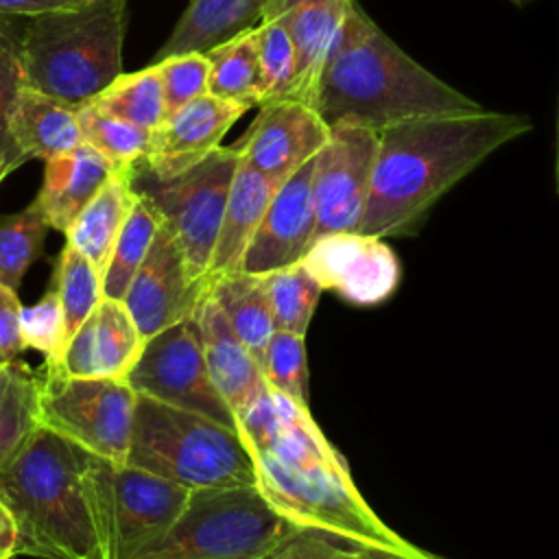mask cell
Listing matches in <instances>:
<instances>
[{
  "label": "cell",
  "mask_w": 559,
  "mask_h": 559,
  "mask_svg": "<svg viewBox=\"0 0 559 559\" xmlns=\"http://www.w3.org/2000/svg\"><path fill=\"white\" fill-rule=\"evenodd\" d=\"M345 559H443V557H437L432 552H428L426 557H402V555H393V552H386V550L347 546V557Z\"/></svg>",
  "instance_id": "ee69618b"
},
{
  "label": "cell",
  "mask_w": 559,
  "mask_h": 559,
  "mask_svg": "<svg viewBox=\"0 0 559 559\" xmlns=\"http://www.w3.org/2000/svg\"><path fill=\"white\" fill-rule=\"evenodd\" d=\"M240 155L218 146L205 159L170 179H155L140 162L131 168L133 190L148 197L177 236L194 277L207 280L210 260L223 223Z\"/></svg>",
  "instance_id": "ba28073f"
},
{
  "label": "cell",
  "mask_w": 559,
  "mask_h": 559,
  "mask_svg": "<svg viewBox=\"0 0 559 559\" xmlns=\"http://www.w3.org/2000/svg\"><path fill=\"white\" fill-rule=\"evenodd\" d=\"M55 290L63 314V349L81 323L103 299L100 273L94 264L66 242L55 266ZM63 356V354H61Z\"/></svg>",
  "instance_id": "f546056e"
},
{
  "label": "cell",
  "mask_w": 559,
  "mask_h": 559,
  "mask_svg": "<svg viewBox=\"0 0 559 559\" xmlns=\"http://www.w3.org/2000/svg\"><path fill=\"white\" fill-rule=\"evenodd\" d=\"M127 0H92L31 20L17 44L24 83L81 107L122 72Z\"/></svg>",
  "instance_id": "5b68a950"
},
{
  "label": "cell",
  "mask_w": 559,
  "mask_h": 559,
  "mask_svg": "<svg viewBox=\"0 0 559 559\" xmlns=\"http://www.w3.org/2000/svg\"><path fill=\"white\" fill-rule=\"evenodd\" d=\"M555 183L559 192V111H557V151H555Z\"/></svg>",
  "instance_id": "f6af8a7d"
},
{
  "label": "cell",
  "mask_w": 559,
  "mask_h": 559,
  "mask_svg": "<svg viewBox=\"0 0 559 559\" xmlns=\"http://www.w3.org/2000/svg\"><path fill=\"white\" fill-rule=\"evenodd\" d=\"M275 330L306 334L317 310L321 286L299 262L264 275Z\"/></svg>",
  "instance_id": "4dcf8cb0"
},
{
  "label": "cell",
  "mask_w": 559,
  "mask_h": 559,
  "mask_svg": "<svg viewBox=\"0 0 559 559\" xmlns=\"http://www.w3.org/2000/svg\"><path fill=\"white\" fill-rule=\"evenodd\" d=\"M258 55L264 83V100L286 98L297 81V50L284 17H264L255 26Z\"/></svg>",
  "instance_id": "e575fe53"
},
{
  "label": "cell",
  "mask_w": 559,
  "mask_h": 559,
  "mask_svg": "<svg viewBox=\"0 0 559 559\" xmlns=\"http://www.w3.org/2000/svg\"><path fill=\"white\" fill-rule=\"evenodd\" d=\"M11 173V168H9V164L4 162V159H0V183H2V179L7 177Z\"/></svg>",
  "instance_id": "bcb514c9"
},
{
  "label": "cell",
  "mask_w": 559,
  "mask_h": 559,
  "mask_svg": "<svg viewBox=\"0 0 559 559\" xmlns=\"http://www.w3.org/2000/svg\"><path fill=\"white\" fill-rule=\"evenodd\" d=\"M354 4H356V0H269L264 17L290 15V13H299V11H321V9L349 11Z\"/></svg>",
  "instance_id": "b9f144b4"
},
{
  "label": "cell",
  "mask_w": 559,
  "mask_h": 559,
  "mask_svg": "<svg viewBox=\"0 0 559 559\" xmlns=\"http://www.w3.org/2000/svg\"><path fill=\"white\" fill-rule=\"evenodd\" d=\"M378 153V129L354 118L330 124L323 148L314 155L312 197L314 238L334 231H358Z\"/></svg>",
  "instance_id": "7c38bea8"
},
{
  "label": "cell",
  "mask_w": 559,
  "mask_h": 559,
  "mask_svg": "<svg viewBox=\"0 0 559 559\" xmlns=\"http://www.w3.org/2000/svg\"><path fill=\"white\" fill-rule=\"evenodd\" d=\"M76 120L83 142L107 157L118 170L133 168L144 159L148 148L146 129L109 116L90 103L76 107Z\"/></svg>",
  "instance_id": "1f68e13d"
},
{
  "label": "cell",
  "mask_w": 559,
  "mask_h": 559,
  "mask_svg": "<svg viewBox=\"0 0 559 559\" xmlns=\"http://www.w3.org/2000/svg\"><path fill=\"white\" fill-rule=\"evenodd\" d=\"M247 109L212 94L190 100L151 129L148 148L140 164L155 179L181 175L216 151L225 133Z\"/></svg>",
  "instance_id": "e0dca14e"
},
{
  "label": "cell",
  "mask_w": 559,
  "mask_h": 559,
  "mask_svg": "<svg viewBox=\"0 0 559 559\" xmlns=\"http://www.w3.org/2000/svg\"><path fill=\"white\" fill-rule=\"evenodd\" d=\"M105 459L39 426L0 469V502L17 528V555L103 559L98 476Z\"/></svg>",
  "instance_id": "277c9868"
},
{
  "label": "cell",
  "mask_w": 559,
  "mask_h": 559,
  "mask_svg": "<svg viewBox=\"0 0 559 559\" xmlns=\"http://www.w3.org/2000/svg\"><path fill=\"white\" fill-rule=\"evenodd\" d=\"M190 493V487L105 459L98 476L103 559H131L151 546L181 518Z\"/></svg>",
  "instance_id": "30bf717a"
},
{
  "label": "cell",
  "mask_w": 559,
  "mask_h": 559,
  "mask_svg": "<svg viewBox=\"0 0 559 559\" xmlns=\"http://www.w3.org/2000/svg\"><path fill=\"white\" fill-rule=\"evenodd\" d=\"M92 0H0V13L4 15H28L37 17L44 13L72 11Z\"/></svg>",
  "instance_id": "60d3db41"
},
{
  "label": "cell",
  "mask_w": 559,
  "mask_h": 559,
  "mask_svg": "<svg viewBox=\"0 0 559 559\" xmlns=\"http://www.w3.org/2000/svg\"><path fill=\"white\" fill-rule=\"evenodd\" d=\"M20 330L26 347L46 356V367H57L63 354V314L57 290L50 288L37 304L20 312Z\"/></svg>",
  "instance_id": "8d00e7d4"
},
{
  "label": "cell",
  "mask_w": 559,
  "mask_h": 559,
  "mask_svg": "<svg viewBox=\"0 0 559 559\" xmlns=\"http://www.w3.org/2000/svg\"><path fill=\"white\" fill-rule=\"evenodd\" d=\"M22 304L17 290L0 284V365L15 362L26 349L20 330Z\"/></svg>",
  "instance_id": "f35d334b"
},
{
  "label": "cell",
  "mask_w": 559,
  "mask_h": 559,
  "mask_svg": "<svg viewBox=\"0 0 559 559\" xmlns=\"http://www.w3.org/2000/svg\"><path fill=\"white\" fill-rule=\"evenodd\" d=\"M330 124L314 105L275 98L258 105V116L231 146L255 170L286 181L328 142Z\"/></svg>",
  "instance_id": "9a60e30c"
},
{
  "label": "cell",
  "mask_w": 559,
  "mask_h": 559,
  "mask_svg": "<svg viewBox=\"0 0 559 559\" xmlns=\"http://www.w3.org/2000/svg\"><path fill=\"white\" fill-rule=\"evenodd\" d=\"M39 386L41 378L24 362L0 365V469L39 428Z\"/></svg>",
  "instance_id": "4316f807"
},
{
  "label": "cell",
  "mask_w": 559,
  "mask_h": 559,
  "mask_svg": "<svg viewBox=\"0 0 559 559\" xmlns=\"http://www.w3.org/2000/svg\"><path fill=\"white\" fill-rule=\"evenodd\" d=\"M347 548L317 533L299 531L264 559H345Z\"/></svg>",
  "instance_id": "ab89813d"
},
{
  "label": "cell",
  "mask_w": 559,
  "mask_h": 559,
  "mask_svg": "<svg viewBox=\"0 0 559 559\" xmlns=\"http://www.w3.org/2000/svg\"><path fill=\"white\" fill-rule=\"evenodd\" d=\"M299 528L255 485L192 489L181 518L131 559H264Z\"/></svg>",
  "instance_id": "52a82bcc"
},
{
  "label": "cell",
  "mask_w": 559,
  "mask_h": 559,
  "mask_svg": "<svg viewBox=\"0 0 559 559\" xmlns=\"http://www.w3.org/2000/svg\"><path fill=\"white\" fill-rule=\"evenodd\" d=\"M114 170L118 168L85 142L63 155L46 159L44 181L35 205L48 227L66 234Z\"/></svg>",
  "instance_id": "ffe728a7"
},
{
  "label": "cell",
  "mask_w": 559,
  "mask_h": 559,
  "mask_svg": "<svg viewBox=\"0 0 559 559\" xmlns=\"http://www.w3.org/2000/svg\"><path fill=\"white\" fill-rule=\"evenodd\" d=\"M269 0H190L155 61L181 52H205L262 22Z\"/></svg>",
  "instance_id": "cb8c5ba5"
},
{
  "label": "cell",
  "mask_w": 559,
  "mask_h": 559,
  "mask_svg": "<svg viewBox=\"0 0 559 559\" xmlns=\"http://www.w3.org/2000/svg\"><path fill=\"white\" fill-rule=\"evenodd\" d=\"M133 201L135 190L131 183V168L114 170L66 229V242L81 251L100 277L109 264L116 238L133 207Z\"/></svg>",
  "instance_id": "603a6c76"
},
{
  "label": "cell",
  "mask_w": 559,
  "mask_h": 559,
  "mask_svg": "<svg viewBox=\"0 0 559 559\" xmlns=\"http://www.w3.org/2000/svg\"><path fill=\"white\" fill-rule=\"evenodd\" d=\"M135 391L116 378H76L44 367L39 426L116 465L127 463Z\"/></svg>",
  "instance_id": "9c48e42d"
},
{
  "label": "cell",
  "mask_w": 559,
  "mask_h": 559,
  "mask_svg": "<svg viewBox=\"0 0 559 559\" xmlns=\"http://www.w3.org/2000/svg\"><path fill=\"white\" fill-rule=\"evenodd\" d=\"M301 264L321 290L362 308L386 301L402 277L400 260L384 238L362 231H334L314 238Z\"/></svg>",
  "instance_id": "4fadbf2b"
},
{
  "label": "cell",
  "mask_w": 559,
  "mask_h": 559,
  "mask_svg": "<svg viewBox=\"0 0 559 559\" xmlns=\"http://www.w3.org/2000/svg\"><path fill=\"white\" fill-rule=\"evenodd\" d=\"M210 61L207 94L245 107H258L264 100L262 68L258 55L255 26L205 50Z\"/></svg>",
  "instance_id": "484cf974"
},
{
  "label": "cell",
  "mask_w": 559,
  "mask_h": 559,
  "mask_svg": "<svg viewBox=\"0 0 559 559\" xmlns=\"http://www.w3.org/2000/svg\"><path fill=\"white\" fill-rule=\"evenodd\" d=\"M236 430L253 461L255 487L299 531L352 548L386 550L402 557L428 555L384 524L367 504L345 456L325 437L306 404L266 389L236 419Z\"/></svg>",
  "instance_id": "6da1fadb"
},
{
  "label": "cell",
  "mask_w": 559,
  "mask_h": 559,
  "mask_svg": "<svg viewBox=\"0 0 559 559\" xmlns=\"http://www.w3.org/2000/svg\"><path fill=\"white\" fill-rule=\"evenodd\" d=\"M22 85L24 76L17 59V44H13L0 33V159H4L11 170L26 162L9 133L11 103Z\"/></svg>",
  "instance_id": "74e56055"
},
{
  "label": "cell",
  "mask_w": 559,
  "mask_h": 559,
  "mask_svg": "<svg viewBox=\"0 0 559 559\" xmlns=\"http://www.w3.org/2000/svg\"><path fill=\"white\" fill-rule=\"evenodd\" d=\"M146 338L140 334L122 301L103 297L63 349L57 367L76 378L124 380L142 354Z\"/></svg>",
  "instance_id": "ac0fdd59"
},
{
  "label": "cell",
  "mask_w": 559,
  "mask_h": 559,
  "mask_svg": "<svg viewBox=\"0 0 559 559\" xmlns=\"http://www.w3.org/2000/svg\"><path fill=\"white\" fill-rule=\"evenodd\" d=\"M524 114L476 111L393 124L378 131L367 207L358 231L411 236L432 205L493 151L528 133Z\"/></svg>",
  "instance_id": "7a4b0ae2"
},
{
  "label": "cell",
  "mask_w": 559,
  "mask_h": 559,
  "mask_svg": "<svg viewBox=\"0 0 559 559\" xmlns=\"http://www.w3.org/2000/svg\"><path fill=\"white\" fill-rule=\"evenodd\" d=\"M312 168L314 157L277 188L253 238L247 245L240 271L266 275L304 258L317 229Z\"/></svg>",
  "instance_id": "2e32d148"
},
{
  "label": "cell",
  "mask_w": 559,
  "mask_h": 559,
  "mask_svg": "<svg viewBox=\"0 0 559 559\" xmlns=\"http://www.w3.org/2000/svg\"><path fill=\"white\" fill-rule=\"evenodd\" d=\"M17 555V528L11 513L0 502V559H13Z\"/></svg>",
  "instance_id": "7bdbcfd3"
},
{
  "label": "cell",
  "mask_w": 559,
  "mask_h": 559,
  "mask_svg": "<svg viewBox=\"0 0 559 559\" xmlns=\"http://www.w3.org/2000/svg\"><path fill=\"white\" fill-rule=\"evenodd\" d=\"M48 223L35 201L15 214H0V284L20 288L26 269L41 255Z\"/></svg>",
  "instance_id": "d6a6232c"
},
{
  "label": "cell",
  "mask_w": 559,
  "mask_h": 559,
  "mask_svg": "<svg viewBox=\"0 0 559 559\" xmlns=\"http://www.w3.org/2000/svg\"><path fill=\"white\" fill-rule=\"evenodd\" d=\"M127 463L190 489L255 485L238 430L144 395L135 397Z\"/></svg>",
  "instance_id": "8992f818"
},
{
  "label": "cell",
  "mask_w": 559,
  "mask_h": 559,
  "mask_svg": "<svg viewBox=\"0 0 559 559\" xmlns=\"http://www.w3.org/2000/svg\"><path fill=\"white\" fill-rule=\"evenodd\" d=\"M96 109L127 120L140 129H155L164 116V87L157 66L124 74L120 72L103 92L87 100Z\"/></svg>",
  "instance_id": "f1b7e54d"
},
{
  "label": "cell",
  "mask_w": 559,
  "mask_h": 559,
  "mask_svg": "<svg viewBox=\"0 0 559 559\" xmlns=\"http://www.w3.org/2000/svg\"><path fill=\"white\" fill-rule=\"evenodd\" d=\"M9 133L26 162L52 159L83 142L76 109L26 83L11 103Z\"/></svg>",
  "instance_id": "7402d4cb"
},
{
  "label": "cell",
  "mask_w": 559,
  "mask_h": 559,
  "mask_svg": "<svg viewBox=\"0 0 559 559\" xmlns=\"http://www.w3.org/2000/svg\"><path fill=\"white\" fill-rule=\"evenodd\" d=\"M284 181L266 177L247 162H238L231 179L223 223L207 269V280L240 271L242 255L253 238L271 199Z\"/></svg>",
  "instance_id": "44dd1931"
},
{
  "label": "cell",
  "mask_w": 559,
  "mask_h": 559,
  "mask_svg": "<svg viewBox=\"0 0 559 559\" xmlns=\"http://www.w3.org/2000/svg\"><path fill=\"white\" fill-rule=\"evenodd\" d=\"M511 2H513V4H518V7H524V4H528L531 0H511Z\"/></svg>",
  "instance_id": "7dc6e473"
},
{
  "label": "cell",
  "mask_w": 559,
  "mask_h": 559,
  "mask_svg": "<svg viewBox=\"0 0 559 559\" xmlns=\"http://www.w3.org/2000/svg\"><path fill=\"white\" fill-rule=\"evenodd\" d=\"M210 295L221 306L229 325L249 347L253 358L262 362L264 349L275 332L264 275H251L245 271L218 275L210 280Z\"/></svg>",
  "instance_id": "d4e9b609"
},
{
  "label": "cell",
  "mask_w": 559,
  "mask_h": 559,
  "mask_svg": "<svg viewBox=\"0 0 559 559\" xmlns=\"http://www.w3.org/2000/svg\"><path fill=\"white\" fill-rule=\"evenodd\" d=\"M162 223H164V216L153 205V201L148 197L135 192L133 207L116 238L109 264L100 277L103 297L116 299V301L124 299V293H127L135 271L144 262V258L151 249V242H153L157 229L162 227Z\"/></svg>",
  "instance_id": "83f0119b"
},
{
  "label": "cell",
  "mask_w": 559,
  "mask_h": 559,
  "mask_svg": "<svg viewBox=\"0 0 559 559\" xmlns=\"http://www.w3.org/2000/svg\"><path fill=\"white\" fill-rule=\"evenodd\" d=\"M124 382L135 395L201 413L236 430V415L210 378L194 314L146 338Z\"/></svg>",
  "instance_id": "8fae6325"
},
{
  "label": "cell",
  "mask_w": 559,
  "mask_h": 559,
  "mask_svg": "<svg viewBox=\"0 0 559 559\" xmlns=\"http://www.w3.org/2000/svg\"><path fill=\"white\" fill-rule=\"evenodd\" d=\"M155 66L162 76L166 116L181 109L190 100L207 94L210 61H207L205 52L170 55L166 59L155 61Z\"/></svg>",
  "instance_id": "d590c367"
},
{
  "label": "cell",
  "mask_w": 559,
  "mask_h": 559,
  "mask_svg": "<svg viewBox=\"0 0 559 559\" xmlns=\"http://www.w3.org/2000/svg\"><path fill=\"white\" fill-rule=\"evenodd\" d=\"M260 369L271 391L308 406L306 334L275 330L264 349Z\"/></svg>",
  "instance_id": "836d02e7"
},
{
  "label": "cell",
  "mask_w": 559,
  "mask_h": 559,
  "mask_svg": "<svg viewBox=\"0 0 559 559\" xmlns=\"http://www.w3.org/2000/svg\"><path fill=\"white\" fill-rule=\"evenodd\" d=\"M194 319L210 378L238 419L269 389L260 362L234 332L225 312L210 293L199 304Z\"/></svg>",
  "instance_id": "d6986e66"
},
{
  "label": "cell",
  "mask_w": 559,
  "mask_h": 559,
  "mask_svg": "<svg viewBox=\"0 0 559 559\" xmlns=\"http://www.w3.org/2000/svg\"><path fill=\"white\" fill-rule=\"evenodd\" d=\"M210 293V280L194 277L173 229L162 223L151 249L135 271L124 308L144 338L188 319Z\"/></svg>",
  "instance_id": "5bb4252c"
},
{
  "label": "cell",
  "mask_w": 559,
  "mask_h": 559,
  "mask_svg": "<svg viewBox=\"0 0 559 559\" xmlns=\"http://www.w3.org/2000/svg\"><path fill=\"white\" fill-rule=\"evenodd\" d=\"M314 107L328 124L354 118L373 129L485 107L404 52L356 2L319 76Z\"/></svg>",
  "instance_id": "3957f363"
}]
</instances>
